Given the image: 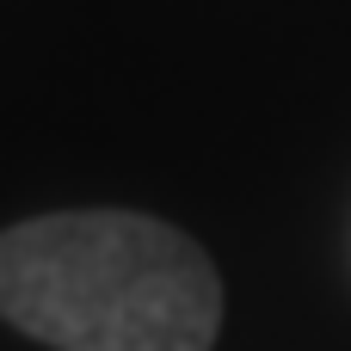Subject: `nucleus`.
Instances as JSON below:
<instances>
[{
    "label": "nucleus",
    "instance_id": "obj_1",
    "mask_svg": "<svg viewBox=\"0 0 351 351\" xmlns=\"http://www.w3.org/2000/svg\"><path fill=\"white\" fill-rule=\"evenodd\" d=\"M0 321L49 351H210L222 278L142 210H56L0 234Z\"/></svg>",
    "mask_w": 351,
    "mask_h": 351
}]
</instances>
